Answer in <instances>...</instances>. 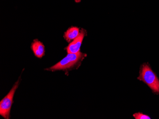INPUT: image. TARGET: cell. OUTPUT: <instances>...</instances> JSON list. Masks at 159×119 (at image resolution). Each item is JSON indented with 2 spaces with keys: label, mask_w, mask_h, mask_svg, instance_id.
<instances>
[{
  "label": "cell",
  "mask_w": 159,
  "mask_h": 119,
  "mask_svg": "<svg viewBox=\"0 0 159 119\" xmlns=\"http://www.w3.org/2000/svg\"><path fill=\"white\" fill-rule=\"evenodd\" d=\"M86 56V54L79 52V53H68L66 57L57 63L53 66L49 68H47L48 70H66L74 67L79 61L84 58Z\"/></svg>",
  "instance_id": "obj_1"
},
{
  "label": "cell",
  "mask_w": 159,
  "mask_h": 119,
  "mask_svg": "<svg viewBox=\"0 0 159 119\" xmlns=\"http://www.w3.org/2000/svg\"><path fill=\"white\" fill-rule=\"evenodd\" d=\"M138 79L147 84L154 93L159 94V79L148 64L142 66Z\"/></svg>",
  "instance_id": "obj_2"
},
{
  "label": "cell",
  "mask_w": 159,
  "mask_h": 119,
  "mask_svg": "<svg viewBox=\"0 0 159 119\" xmlns=\"http://www.w3.org/2000/svg\"><path fill=\"white\" fill-rule=\"evenodd\" d=\"M20 79V77L16 82L14 83L8 94L0 102V115L4 119H9L10 118L11 109L13 103V97L16 90L19 86Z\"/></svg>",
  "instance_id": "obj_3"
},
{
  "label": "cell",
  "mask_w": 159,
  "mask_h": 119,
  "mask_svg": "<svg viewBox=\"0 0 159 119\" xmlns=\"http://www.w3.org/2000/svg\"><path fill=\"white\" fill-rule=\"evenodd\" d=\"M86 32L84 29H82L79 35L77 38L74 40L66 48L68 53H76L80 52V48L83 42L84 37L85 36Z\"/></svg>",
  "instance_id": "obj_4"
},
{
  "label": "cell",
  "mask_w": 159,
  "mask_h": 119,
  "mask_svg": "<svg viewBox=\"0 0 159 119\" xmlns=\"http://www.w3.org/2000/svg\"><path fill=\"white\" fill-rule=\"evenodd\" d=\"M31 49L36 57L41 58L44 56L45 53L44 45L37 39L34 40L31 45Z\"/></svg>",
  "instance_id": "obj_5"
},
{
  "label": "cell",
  "mask_w": 159,
  "mask_h": 119,
  "mask_svg": "<svg viewBox=\"0 0 159 119\" xmlns=\"http://www.w3.org/2000/svg\"><path fill=\"white\" fill-rule=\"evenodd\" d=\"M80 33L79 29L75 27H71L67 30L66 32L64 33L63 37L67 41L70 42L71 40L77 38Z\"/></svg>",
  "instance_id": "obj_6"
},
{
  "label": "cell",
  "mask_w": 159,
  "mask_h": 119,
  "mask_svg": "<svg viewBox=\"0 0 159 119\" xmlns=\"http://www.w3.org/2000/svg\"><path fill=\"white\" fill-rule=\"evenodd\" d=\"M134 117L136 119H150V117L148 115H145L143 113H135L134 114Z\"/></svg>",
  "instance_id": "obj_7"
}]
</instances>
